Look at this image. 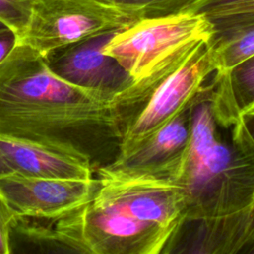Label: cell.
I'll use <instances>...</instances> for the list:
<instances>
[{"label": "cell", "instance_id": "obj_1", "mask_svg": "<svg viewBox=\"0 0 254 254\" xmlns=\"http://www.w3.org/2000/svg\"><path fill=\"white\" fill-rule=\"evenodd\" d=\"M0 136L89 162L118 138L115 101L52 71L43 56L16 42L0 61Z\"/></svg>", "mask_w": 254, "mask_h": 254}, {"label": "cell", "instance_id": "obj_2", "mask_svg": "<svg viewBox=\"0 0 254 254\" xmlns=\"http://www.w3.org/2000/svg\"><path fill=\"white\" fill-rule=\"evenodd\" d=\"M190 110V141L178 181L189 197L188 222H199L204 237L250 200L254 160L220 136L209 89Z\"/></svg>", "mask_w": 254, "mask_h": 254}, {"label": "cell", "instance_id": "obj_3", "mask_svg": "<svg viewBox=\"0 0 254 254\" xmlns=\"http://www.w3.org/2000/svg\"><path fill=\"white\" fill-rule=\"evenodd\" d=\"M212 36L208 19L188 11L137 20L114 33L103 53L115 59L134 82H138L177 57L210 42Z\"/></svg>", "mask_w": 254, "mask_h": 254}, {"label": "cell", "instance_id": "obj_4", "mask_svg": "<svg viewBox=\"0 0 254 254\" xmlns=\"http://www.w3.org/2000/svg\"><path fill=\"white\" fill-rule=\"evenodd\" d=\"M217 66L210 42L197 47L151 92L145 102L120 126L119 151L122 160L146 139L190 108L210 85Z\"/></svg>", "mask_w": 254, "mask_h": 254}, {"label": "cell", "instance_id": "obj_5", "mask_svg": "<svg viewBox=\"0 0 254 254\" xmlns=\"http://www.w3.org/2000/svg\"><path fill=\"white\" fill-rule=\"evenodd\" d=\"M95 179L92 197L103 204L177 233L188 222L187 190L173 178L132 173L107 164L96 169Z\"/></svg>", "mask_w": 254, "mask_h": 254}, {"label": "cell", "instance_id": "obj_6", "mask_svg": "<svg viewBox=\"0 0 254 254\" xmlns=\"http://www.w3.org/2000/svg\"><path fill=\"white\" fill-rule=\"evenodd\" d=\"M136 21L100 0H33L27 26L16 42L45 58L55 50L118 32Z\"/></svg>", "mask_w": 254, "mask_h": 254}, {"label": "cell", "instance_id": "obj_7", "mask_svg": "<svg viewBox=\"0 0 254 254\" xmlns=\"http://www.w3.org/2000/svg\"><path fill=\"white\" fill-rule=\"evenodd\" d=\"M114 33L101 34L55 50L45 57L46 63L61 78L97 91L116 103L134 80L115 59L103 53Z\"/></svg>", "mask_w": 254, "mask_h": 254}, {"label": "cell", "instance_id": "obj_8", "mask_svg": "<svg viewBox=\"0 0 254 254\" xmlns=\"http://www.w3.org/2000/svg\"><path fill=\"white\" fill-rule=\"evenodd\" d=\"M97 181L49 179L9 173L0 177V194L18 217L58 218L93 196Z\"/></svg>", "mask_w": 254, "mask_h": 254}, {"label": "cell", "instance_id": "obj_9", "mask_svg": "<svg viewBox=\"0 0 254 254\" xmlns=\"http://www.w3.org/2000/svg\"><path fill=\"white\" fill-rule=\"evenodd\" d=\"M190 133L188 109L146 139L137 149L110 166L132 173L170 177L178 181Z\"/></svg>", "mask_w": 254, "mask_h": 254}, {"label": "cell", "instance_id": "obj_10", "mask_svg": "<svg viewBox=\"0 0 254 254\" xmlns=\"http://www.w3.org/2000/svg\"><path fill=\"white\" fill-rule=\"evenodd\" d=\"M0 155L15 173L38 178L90 181L94 169L89 162L34 143L1 137Z\"/></svg>", "mask_w": 254, "mask_h": 254}, {"label": "cell", "instance_id": "obj_11", "mask_svg": "<svg viewBox=\"0 0 254 254\" xmlns=\"http://www.w3.org/2000/svg\"><path fill=\"white\" fill-rule=\"evenodd\" d=\"M209 98L218 125L225 127L254 108V56L224 74H215Z\"/></svg>", "mask_w": 254, "mask_h": 254}, {"label": "cell", "instance_id": "obj_12", "mask_svg": "<svg viewBox=\"0 0 254 254\" xmlns=\"http://www.w3.org/2000/svg\"><path fill=\"white\" fill-rule=\"evenodd\" d=\"M213 29L210 44L216 74H224L254 56V16L208 20Z\"/></svg>", "mask_w": 254, "mask_h": 254}, {"label": "cell", "instance_id": "obj_13", "mask_svg": "<svg viewBox=\"0 0 254 254\" xmlns=\"http://www.w3.org/2000/svg\"><path fill=\"white\" fill-rule=\"evenodd\" d=\"M254 246V190L248 203L200 243L202 253L246 252Z\"/></svg>", "mask_w": 254, "mask_h": 254}, {"label": "cell", "instance_id": "obj_14", "mask_svg": "<svg viewBox=\"0 0 254 254\" xmlns=\"http://www.w3.org/2000/svg\"><path fill=\"white\" fill-rule=\"evenodd\" d=\"M135 20L166 17L188 12L199 0H100Z\"/></svg>", "mask_w": 254, "mask_h": 254}, {"label": "cell", "instance_id": "obj_15", "mask_svg": "<svg viewBox=\"0 0 254 254\" xmlns=\"http://www.w3.org/2000/svg\"><path fill=\"white\" fill-rule=\"evenodd\" d=\"M208 20L254 16V0H199L190 10Z\"/></svg>", "mask_w": 254, "mask_h": 254}, {"label": "cell", "instance_id": "obj_16", "mask_svg": "<svg viewBox=\"0 0 254 254\" xmlns=\"http://www.w3.org/2000/svg\"><path fill=\"white\" fill-rule=\"evenodd\" d=\"M33 0H0V22L19 39L29 20Z\"/></svg>", "mask_w": 254, "mask_h": 254}, {"label": "cell", "instance_id": "obj_17", "mask_svg": "<svg viewBox=\"0 0 254 254\" xmlns=\"http://www.w3.org/2000/svg\"><path fill=\"white\" fill-rule=\"evenodd\" d=\"M231 128L232 142L254 159V108L241 114Z\"/></svg>", "mask_w": 254, "mask_h": 254}, {"label": "cell", "instance_id": "obj_18", "mask_svg": "<svg viewBox=\"0 0 254 254\" xmlns=\"http://www.w3.org/2000/svg\"><path fill=\"white\" fill-rule=\"evenodd\" d=\"M18 215L0 194V254H9L11 249V233Z\"/></svg>", "mask_w": 254, "mask_h": 254}, {"label": "cell", "instance_id": "obj_19", "mask_svg": "<svg viewBox=\"0 0 254 254\" xmlns=\"http://www.w3.org/2000/svg\"><path fill=\"white\" fill-rule=\"evenodd\" d=\"M16 43V36L10 30L0 33V61L13 48Z\"/></svg>", "mask_w": 254, "mask_h": 254}, {"label": "cell", "instance_id": "obj_20", "mask_svg": "<svg viewBox=\"0 0 254 254\" xmlns=\"http://www.w3.org/2000/svg\"><path fill=\"white\" fill-rule=\"evenodd\" d=\"M9 173H13V171L11 170V168L6 164V162L3 160V158L0 155V177L9 174Z\"/></svg>", "mask_w": 254, "mask_h": 254}, {"label": "cell", "instance_id": "obj_21", "mask_svg": "<svg viewBox=\"0 0 254 254\" xmlns=\"http://www.w3.org/2000/svg\"><path fill=\"white\" fill-rule=\"evenodd\" d=\"M7 30H9L4 24H2L1 22H0V33H2V32H5V31H7Z\"/></svg>", "mask_w": 254, "mask_h": 254}, {"label": "cell", "instance_id": "obj_22", "mask_svg": "<svg viewBox=\"0 0 254 254\" xmlns=\"http://www.w3.org/2000/svg\"><path fill=\"white\" fill-rule=\"evenodd\" d=\"M248 253H250V254H254V246L248 251Z\"/></svg>", "mask_w": 254, "mask_h": 254}]
</instances>
